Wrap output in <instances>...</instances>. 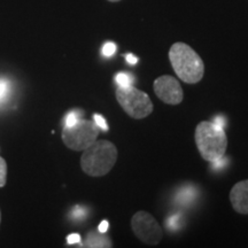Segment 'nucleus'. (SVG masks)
<instances>
[{"label":"nucleus","instance_id":"nucleus-15","mask_svg":"<svg viewBox=\"0 0 248 248\" xmlns=\"http://www.w3.org/2000/svg\"><path fill=\"white\" fill-rule=\"evenodd\" d=\"M78 120H79L78 115H77L75 111H73V113H69L66 117V125H64V126L74 125V124H75Z\"/></svg>","mask_w":248,"mask_h":248},{"label":"nucleus","instance_id":"nucleus-8","mask_svg":"<svg viewBox=\"0 0 248 248\" xmlns=\"http://www.w3.org/2000/svg\"><path fill=\"white\" fill-rule=\"evenodd\" d=\"M230 202L235 212L248 215V179L237 183L231 188Z\"/></svg>","mask_w":248,"mask_h":248},{"label":"nucleus","instance_id":"nucleus-4","mask_svg":"<svg viewBox=\"0 0 248 248\" xmlns=\"http://www.w3.org/2000/svg\"><path fill=\"white\" fill-rule=\"evenodd\" d=\"M116 100L122 109L132 119H145L153 111V102L150 95L132 85L128 88H117Z\"/></svg>","mask_w":248,"mask_h":248},{"label":"nucleus","instance_id":"nucleus-12","mask_svg":"<svg viewBox=\"0 0 248 248\" xmlns=\"http://www.w3.org/2000/svg\"><path fill=\"white\" fill-rule=\"evenodd\" d=\"M115 52H116V45L114 44L113 42L106 43V44L104 45V47H102V54L107 58L113 57V55L115 54Z\"/></svg>","mask_w":248,"mask_h":248},{"label":"nucleus","instance_id":"nucleus-5","mask_svg":"<svg viewBox=\"0 0 248 248\" xmlns=\"http://www.w3.org/2000/svg\"><path fill=\"white\" fill-rule=\"evenodd\" d=\"M99 126L92 121L78 120L71 126L62 130V141L73 151H84L97 140Z\"/></svg>","mask_w":248,"mask_h":248},{"label":"nucleus","instance_id":"nucleus-16","mask_svg":"<svg viewBox=\"0 0 248 248\" xmlns=\"http://www.w3.org/2000/svg\"><path fill=\"white\" fill-rule=\"evenodd\" d=\"M67 243L69 245L79 244L80 243V235L78 233H71L67 237Z\"/></svg>","mask_w":248,"mask_h":248},{"label":"nucleus","instance_id":"nucleus-18","mask_svg":"<svg viewBox=\"0 0 248 248\" xmlns=\"http://www.w3.org/2000/svg\"><path fill=\"white\" fill-rule=\"evenodd\" d=\"M213 123L215 124V125H217L218 126V128H222V129H224V125H225V122H224V119H223L222 116H217V117H215V119H214V121H213Z\"/></svg>","mask_w":248,"mask_h":248},{"label":"nucleus","instance_id":"nucleus-23","mask_svg":"<svg viewBox=\"0 0 248 248\" xmlns=\"http://www.w3.org/2000/svg\"><path fill=\"white\" fill-rule=\"evenodd\" d=\"M0 222H1V212H0Z\"/></svg>","mask_w":248,"mask_h":248},{"label":"nucleus","instance_id":"nucleus-11","mask_svg":"<svg viewBox=\"0 0 248 248\" xmlns=\"http://www.w3.org/2000/svg\"><path fill=\"white\" fill-rule=\"evenodd\" d=\"M7 181V163L0 156V187H4Z\"/></svg>","mask_w":248,"mask_h":248},{"label":"nucleus","instance_id":"nucleus-20","mask_svg":"<svg viewBox=\"0 0 248 248\" xmlns=\"http://www.w3.org/2000/svg\"><path fill=\"white\" fill-rule=\"evenodd\" d=\"M125 59H126V61H128L130 64H136L138 62V59L136 58L133 54H126L125 55Z\"/></svg>","mask_w":248,"mask_h":248},{"label":"nucleus","instance_id":"nucleus-13","mask_svg":"<svg viewBox=\"0 0 248 248\" xmlns=\"http://www.w3.org/2000/svg\"><path fill=\"white\" fill-rule=\"evenodd\" d=\"M9 92V85L7 80L1 79L0 80V102H1L4 99L7 98Z\"/></svg>","mask_w":248,"mask_h":248},{"label":"nucleus","instance_id":"nucleus-10","mask_svg":"<svg viewBox=\"0 0 248 248\" xmlns=\"http://www.w3.org/2000/svg\"><path fill=\"white\" fill-rule=\"evenodd\" d=\"M115 80H116L117 84H119V86H121V88H128V86L132 85L133 78L129 75V74L119 73L115 76Z\"/></svg>","mask_w":248,"mask_h":248},{"label":"nucleus","instance_id":"nucleus-9","mask_svg":"<svg viewBox=\"0 0 248 248\" xmlns=\"http://www.w3.org/2000/svg\"><path fill=\"white\" fill-rule=\"evenodd\" d=\"M83 246L90 248H109L113 246V243H111L110 238L104 232L91 231L86 235Z\"/></svg>","mask_w":248,"mask_h":248},{"label":"nucleus","instance_id":"nucleus-2","mask_svg":"<svg viewBox=\"0 0 248 248\" xmlns=\"http://www.w3.org/2000/svg\"><path fill=\"white\" fill-rule=\"evenodd\" d=\"M117 148L108 140H95L83 151L80 167L91 177H102L113 169L117 161Z\"/></svg>","mask_w":248,"mask_h":248},{"label":"nucleus","instance_id":"nucleus-7","mask_svg":"<svg viewBox=\"0 0 248 248\" xmlns=\"http://www.w3.org/2000/svg\"><path fill=\"white\" fill-rule=\"evenodd\" d=\"M153 89L156 97L167 105L176 106V105L181 104L184 99V92H183L181 84L172 76L163 75L157 77L154 80Z\"/></svg>","mask_w":248,"mask_h":248},{"label":"nucleus","instance_id":"nucleus-1","mask_svg":"<svg viewBox=\"0 0 248 248\" xmlns=\"http://www.w3.org/2000/svg\"><path fill=\"white\" fill-rule=\"evenodd\" d=\"M169 59L176 75L187 84H197L204 75V63L200 55L184 43H175L169 51Z\"/></svg>","mask_w":248,"mask_h":248},{"label":"nucleus","instance_id":"nucleus-3","mask_svg":"<svg viewBox=\"0 0 248 248\" xmlns=\"http://www.w3.org/2000/svg\"><path fill=\"white\" fill-rule=\"evenodd\" d=\"M194 140L202 159L208 162L224 156L228 147V138L224 129L218 128L208 121H202L198 124L194 132Z\"/></svg>","mask_w":248,"mask_h":248},{"label":"nucleus","instance_id":"nucleus-19","mask_svg":"<svg viewBox=\"0 0 248 248\" xmlns=\"http://www.w3.org/2000/svg\"><path fill=\"white\" fill-rule=\"evenodd\" d=\"M84 214H85V210L80 208V207H76V208L73 210V215L75 217H82L84 216Z\"/></svg>","mask_w":248,"mask_h":248},{"label":"nucleus","instance_id":"nucleus-22","mask_svg":"<svg viewBox=\"0 0 248 248\" xmlns=\"http://www.w3.org/2000/svg\"><path fill=\"white\" fill-rule=\"evenodd\" d=\"M108 1H111V2H116V1H120V0H108Z\"/></svg>","mask_w":248,"mask_h":248},{"label":"nucleus","instance_id":"nucleus-21","mask_svg":"<svg viewBox=\"0 0 248 248\" xmlns=\"http://www.w3.org/2000/svg\"><path fill=\"white\" fill-rule=\"evenodd\" d=\"M107 230H108V222H107V221H102V222L100 223V225H99L98 231L104 232V233H106Z\"/></svg>","mask_w":248,"mask_h":248},{"label":"nucleus","instance_id":"nucleus-14","mask_svg":"<svg viewBox=\"0 0 248 248\" xmlns=\"http://www.w3.org/2000/svg\"><path fill=\"white\" fill-rule=\"evenodd\" d=\"M93 121H94V123L99 126V129L104 130V131H108V125H107L106 120H105L101 115H99V114H94V115H93Z\"/></svg>","mask_w":248,"mask_h":248},{"label":"nucleus","instance_id":"nucleus-17","mask_svg":"<svg viewBox=\"0 0 248 248\" xmlns=\"http://www.w3.org/2000/svg\"><path fill=\"white\" fill-rule=\"evenodd\" d=\"M178 221H179V216H177V215L170 217L169 219H167V224H168L167 226H169V228H171V229H176L178 225Z\"/></svg>","mask_w":248,"mask_h":248},{"label":"nucleus","instance_id":"nucleus-6","mask_svg":"<svg viewBox=\"0 0 248 248\" xmlns=\"http://www.w3.org/2000/svg\"><path fill=\"white\" fill-rule=\"evenodd\" d=\"M131 229L139 240L148 245H157L163 237L162 228L155 217L142 210L132 216Z\"/></svg>","mask_w":248,"mask_h":248}]
</instances>
